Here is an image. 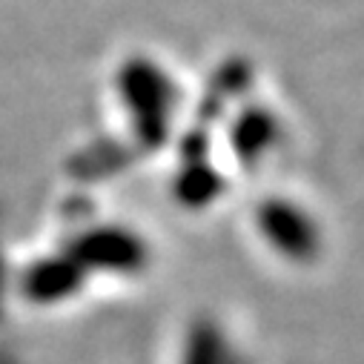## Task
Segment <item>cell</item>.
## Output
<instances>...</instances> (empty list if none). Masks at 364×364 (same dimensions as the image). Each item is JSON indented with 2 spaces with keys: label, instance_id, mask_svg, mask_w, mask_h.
<instances>
[{
  "label": "cell",
  "instance_id": "1",
  "mask_svg": "<svg viewBox=\"0 0 364 364\" xmlns=\"http://www.w3.org/2000/svg\"><path fill=\"white\" fill-rule=\"evenodd\" d=\"M252 224L258 238L272 252L293 264H313L324 250V235L318 221L313 218L310 210H304L293 198H282V196L264 198L252 213Z\"/></svg>",
  "mask_w": 364,
  "mask_h": 364
},
{
  "label": "cell",
  "instance_id": "2",
  "mask_svg": "<svg viewBox=\"0 0 364 364\" xmlns=\"http://www.w3.org/2000/svg\"><path fill=\"white\" fill-rule=\"evenodd\" d=\"M66 255L86 272L104 276H138L149 264V247L141 235L124 227H98L77 235L75 244L66 247Z\"/></svg>",
  "mask_w": 364,
  "mask_h": 364
},
{
  "label": "cell",
  "instance_id": "3",
  "mask_svg": "<svg viewBox=\"0 0 364 364\" xmlns=\"http://www.w3.org/2000/svg\"><path fill=\"white\" fill-rule=\"evenodd\" d=\"M86 284V272L63 252L52 258H38L23 276V293L29 301L49 307V304H63L72 296H77Z\"/></svg>",
  "mask_w": 364,
  "mask_h": 364
},
{
  "label": "cell",
  "instance_id": "4",
  "mask_svg": "<svg viewBox=\"0 0 364 364\" xmlns=\"http://www.w3.org/2000/svg\"><path fill=\"white\" fill-rule=\"evenodd\" d=\"M178 364H238V353L224 333V327L210 318H193L184 338H181Z\"/></svg>",
  "mask_w": 364,
  "mask_h": 364
},
{
  "label": "cell",
  "instance_id": "5",
  "mask_svg": "<svg viewBox=\"0 0 364 364\" xmlns=\"http://www.w3.org/2000/svg\"><path fill=\"white\" fill-rule=\"evenodd\" d=\"M276 141H279V127L264 112V115H250L244 127H238V132L232 135V149L238 161L247 169H252L261 158H267L276 149Z\"/></svg>",
  "mask_w": 364,
  "mask_h": 364
}]
</instances>
